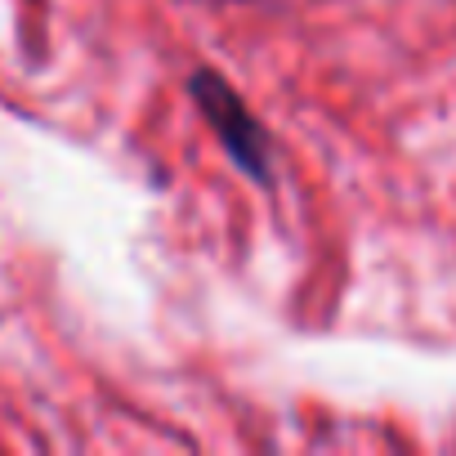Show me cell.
I'll return each mask as SVG.
<instances>
[{"mask_svg":"<svg viewBox=\"0 0 456 456\" xmlns=\"http://www.w3.org/2000/svg\"><path fill=\"white\" fill-rule=\"evenodd\" d=\"M192 94H197L201 117L210 121V130L228 148V157H233L251 179H265L269 175V139H265L260 121L247 112V103L228 90L224 77H215V72H197L192 77Z\"/></svg>","mask_w":456,"mask_h":456,"instance_id":"obj_1","label":"cell"}]
</instances>
